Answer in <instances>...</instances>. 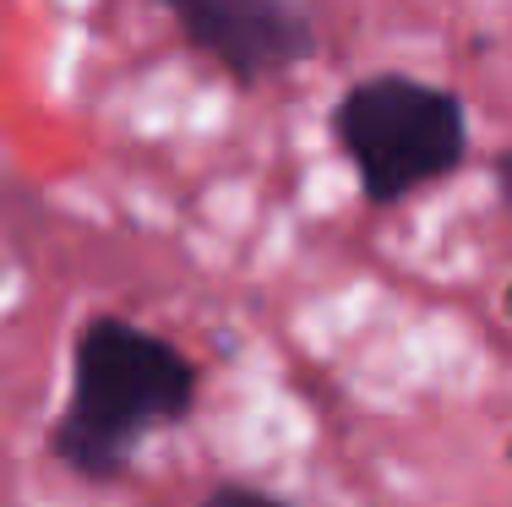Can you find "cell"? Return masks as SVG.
Here are the masks:
<instances>
[{"instance_id":"obj_4","label":"cell","mask_w":512,"mask_h":507,"mask_svg":"<svg viewBox=\"0 0 512 507\" xmlns=\"http://www.w3.org/2000/svg\"><path fill=\"white\" fill-rule=\"evenodd\" d=\"M202 507H289V502L267 497V491H251V486H218Z\"/></svg>"},{"instance_id":"obj_5","label":"cell","mask_w":512,"mask_h":507,"mask_svg":"<svg viewBox=\"0 0 512 507\" xmlns=\"http://www.w3.org/2000/svg\"><path fill=\"white\" fill-rule=\"evenodd\" d=\"M496 175H502V197L512 202V153H502V169H496Z\"/></svg>"},{"instance_id":"obj_2","label":"cell","mask_w":512,"mask_h":507,"mask_svg":"<svg viewBox=\"0 0 512 507\" xmlns=\"http://www.w3.org/2000/svg\"><path fill=\"white\" fill-rule=\"evenodd\" d=\"M333 131L371 202L393 208L463 159V104L414 77H365L338 99Z\"/></svg>"},{"instance_id":"obj_3","label":"cell","mask_w":512,"mask_h":507,"mask_svg":"<svg viewBox=\"0 0 512 507\" xmlns=\"http://www.w3.org/2000/svg\"><path fill=\"white\" fill-rule=\"evenodd\" d=\"M186 39L240 82L273 77L311 55V17L300 0H164Z\"/></svg>"},{"instance_id":"obj_1","label":"cell","mask_w":512,"mask_h":507,"mask_svg":"<svg viewBox=\"0 0 512 507\" xmlns=\"http://www.w3.org/2000/svg\"><path fill=\"white\" fill-rule=\"evenodd\" d=\"M197 398V371L169 338L137 322H88L71 355V398L55 448L77 475H115L148 431L175 426Z\"/></svg>"}]
</instances>
